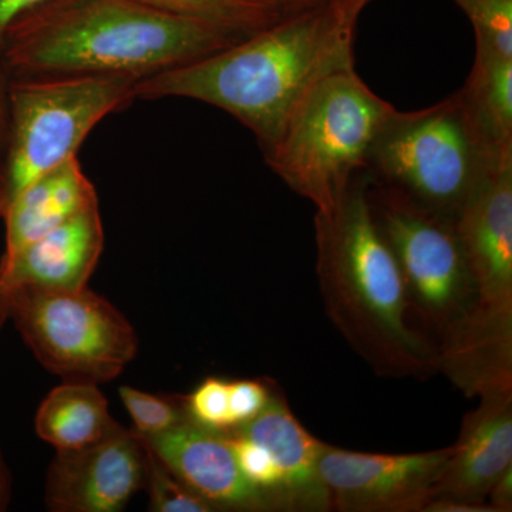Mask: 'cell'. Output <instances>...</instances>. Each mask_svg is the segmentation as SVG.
I'll return each mask as SVG.
<instances>
[{"instance_id": "2e32d148", "label": "cell", "mask_w": 512, "mask_h": 512, "mask_svg": "<svg viewBox=\"0 0 512 512\" xmlns=\"http://www.w3.org/2000/svg\"><path fill=\"white\" fill-rule=\"evenodd\" d=\"M97 201L96 188L77 157L36 178L8 202L3 212L6 251L2 259L15 255Z\"/></svg>"}, {"instance_id": "8fae6325", "label": "cell", "mask_w": 512, "mask_h": 512, "mask_svg": "<svg viewBox=\"0 0 512 512\" xmlns=\"http://www.w3.org/2000/svg\"><path fill=\"white\" fill-rule=\"evenodd\" d=\"M454 220L476 292L471 311L512 322V161L485 174Z\"/></svg>"}, {"instance_id": "d6986e66", "label": "cell", "mask_w": 512, "mask_h": 512, "mask_svg": "<svg viewBox=\"0 0 512 512\" xmlns=\"http://www.w3.org/2000/svg\"><path fill=\"white\" fill-rule=\"evenodd\" d=\"M164 15L220 29L235 39L255 35L288 13L278 0H134Z\"/></svg>"}, {"instance_id": "e0dca14e", "label": "cell", "mask_w": 512, "mask_h": 512, "mask_svg": "<svg viewBox=\"0 0 512 512\" xmlns=\"http://www.w3.org/2000/svg\"><path fill=\"white\" fill-rule=\"evenodd\" d=\"M457 93L491 157L512 160V56L476 43L473 67Z\"/></svg>"}, {"instance_id": "5bb4252c", "label": "cell", "mask_w": 512, "mask_h": 512, "mask_svg": "<svg viewBox=\"0 0 512 512\" xmlns=\"http://www.w3.org/2000/svg\"><path fill=\"white\" fill-rule=\"evenodd\" d=\"M104 247L99 201L0 262V298L23 286L86 288Z\"/></svg>"}, {"instance_id": "7c38bea8", "label": "cell", "mask_w": 512, "mask_h": 512, "mask_svg": "<svg viewBox=\"0 0 512 512\" xmlns=\"http://www.w3.org/2000/svg\"><path fill=\"white\" fill-rule=\"evenodd\" d=\"M141 437L165 466L214 510H272L264 493L239 470L227 431L208 429L187 416L165 433Z\"/></svg>"}, {"instance_id": "7a4b0ae2", "label": "cell", "mask_w": 512, "mask_h": 512, "mask_svg": "<svg viewBox=\"0 0 512 512\" xmlns=\"http://www.w3.org/2000/svg\"><path fill=\"white\" fill-rule=\"evenodd\" d=\"M239 42L220 29L134 0H43L3 37L8 79L153 76Z\"/></svg>"}, {"instance_id": "5b68a950", "label": "cell", "mask_w": 512, "mask_h": 512, "mask_svg": "<svg viewBox=\"0 0 512 512\" xmlns=\"http://www.w3.org/2000/svg\"><path fill=\"white\" fill-rule=\"evenodd\" d=\"M507 161L488 153L456 92L434 106L397 111L377 137L366 174L426 210L456 218L485 174Z\"/></svg>"}, {"instance_id": "f1b7e54d", "label": "cell", "mask_w": 512, "mask_h": 512, "mask_svg": "<svg viewBox=\"0 0 512 512\" xmlns=\"http://www.w3.org/2000/svg\"><path fill=\"white\" fill-rule=\"evenodd\" d=\"M10 498H12V478L0 451V512L8 510Z\"/></svg>"}, {"instance_id": "cb8c5ba5", "label": "cell", "mask_w": 512, "mask_h": 512, "mask_svg": "<svg viewBox=\"0 0 512 512\" xmlns=\"http://www.w3.org/2000/svg\"><path fill=\"white\" fill-rule=\"evenodd\" d=\"M183 397L185 410L195 423L218 431L232 429L227 380L208 377L190 396Z\"/></svg>"}, {"instance_id": "277c9868", "label": "cell", "mask_w": 512, "mask_h": 512, "mask_svg": "<svg viewBox=\"0 0 512 512\" xmlns=\"http://www.w3.org/2000/svg\"><path fill=\"white\" fill-rule=\"evenodd\" d=\"M355 66L335 70L303 96L265 163L292 191L328 214L366 171L372 148L397 113Z\"/></svg>"}, {"instance_id": "603a6c76", "label": "cell", "mask_w": 512, "mask_h": 512, "mask_svg": "<svg viewBox=\"0 0 512 512\" xmlns=\"http://www.w3.org/2000/svg\"><path fill=\"white\" fill-rule=\"evenodd\" d=\"M227 434L241 473L249 483L264 493L272 510H282L281 474L269 451L237 431L229 430Z\"/></svg>"}, {"instance_id": "ac0fdd59", "label": "cell", "mask_w": 512, "mask_h": 512, "mask_svg": "<svg viewBox=\"0 0 512 512\" xmlns=\"http://www.w3.org/2000/svg\"><path fill=\"white\" fill-rule=\"evenodd\" d=\"M113 421L99 384L64 382L40 403L35 427L40 439L56 451H69L99 440Z\"/></svg>"}, {"instance_id": "ba28073f", "label": "cell", "mask_w": 512, "mask_h": 512, "mask_svg": "<svg viewBox=\"0 0 512 512\" xmlns=\"http://www.w3.org/2000/svg\"><path fill=\"white\" fill-rule=\"evenodd\" d=\"M369 201L399 265L410 306L443 338L476 299L456 220L370 180Z\"/></svg>"}, {"instance_id": "3957f363", "label": "cell", "mask_w": 512, "mask_h": 512, "mask_svg": "<svg viewBox=\"0 0 512 512\" xmlns=\"http://www.w3.org/2000/svg\"><path fill=\"white\" fill-rule=\"evenodd\" d=\"M316 272L323 303L353 349L390 377H429L436 349L413 329L410 301L392 248L377 225L366 171L336 207L316 212Z\"/></svg>"}, {"instance_id": "484cf974", "label": "cell", "mask_w": 512, "mask_h": 512, "mask_svg": "<svg viewBox=\"0 0 512 512\" xmlns=\"http://www.w3.org/2000/svg\"><path fill=\"white\" fill-rule=\"evenodd\" d=\"M8 84V76L0 64V185L3 180V164H5L6 144H8Z\"/></svg>"}, {"instance_id": "d4e9b609", "label": "cell", "mask_w": 512, "mask_h": 512, "mask_svg": "<svg viewBox=\"0 0 512 512\" xmlns=\"http://www.w3.org/2000/svg\"><path fill=\"white\" fill-rule=\"evenodd\" d=\"M271 397L269 387L259 380L229 382V414L232 429L255 419L268 406Z\"/></svg>"}, {"instance_id": "9c48e42d", "label": "cell", "mask_w": 512, "mask_h": 512, "mask_svg": "<svg viewBox=\"0 0 512 512\" xmlns=\"http://www.w3.org/2000/svg\"><path fill=\"white\" fill-rule=\"evenodd\" d=\"M450 447L417 454L356 453L326 444L319 476L343 512H421L434 500Z\"/></svg>"}, {"instance_id": "30bf717a", "label": "cell", "mask_w": 512, "mask_h": 512, "mask_svg": "<svg viewBox=\"0 0 512 512\" xmlns=\"http://www.w3.org/2000/svg\"><path fill=\"white\" fill-rule=\"evenodd\" d=\"M146 484V451L116 420L99 440L57 451L47 470L46 504L57 512H119Z\"/></svg>"}, {"instance_id": "9a60e30c", "label": "cell", "mask_w": 512, "mask_h": 512, "mask_svg": "<svg viewBox=\"0 0 512 512\" xmlns=\"http://www.w3.org/2000/svg\"><path fill=\"white\" fill-rule=\"evenodd\" d=\"M232 430L261 444L274 458L282 480V510L326 511L332 507L319 476L326 444L308 433L281 396L272 393L268 406L255 419Z\"/></svg>"}, {"instance_id": "d6a6232c", "label": "cell", "mask_w": 512, "mask_h": 512, "mask_svg": "<svg viewBox=\"0 0 512 512\" xmlns=\"http://www.w3.org/2000/svg\"><path fill=\"white\" fill-rule=\"evenodd\" d=\"M3 319H6L5 312H3L2 306H0V323L3 322Z\"/></svg>"}, {"instance_id": "4dcf8cb0", "label": "cell", "mask_w": 512, "mask_h": 512, "mask_svg": "<svg viewBox=\"0 0 512 512\" xmlns=\"http://www.w3.org/2000/svg\"><path fill=\"white\" fill-rule=\"evenodd\" d=\"M286 13L299 12V10H306L316 8V6L325 5L330 0H278Z\"/></svg>"}, {"instance_id": "1f68e13d", "label": "cell", "mask_w": 512, "mask_h": 512, "mask_svg": "<svg viewBox=\"0 0 512 512\" xmlns=\"http://www.w3.org/2000/svg\"><path fill=\"white\" fill-rule=\"evenodd\" d=\"M5 208H6L5 192H3L2 185H0V218L3 217V212H5Z\"/></svg>"}, {"instance_id": "8992f818", "label": "cell", "mask_w": 512, "mask_h": 512, "mask_svg": "<svg viewBox=\"0 0 512 512\" xmlns=\"http://www.w3.org/2000/svg\"><path fill=\"white\" fill-rule=\"evenodd\" d=\"M136 77L9 79L6 205L36 178L77 157L101 120L136 100Z\"/></svg>"}, {"instance_id": "52a82bcc", "label": "cell", "mask_w": 512, "mask_h": 512, "mask_svg": "<svg viewBox=\"0 0 512 512\" xmlns=\"http://www.w3.org/2000/svg\"><path fill=\"white\" fill-rule=\"evenodd\" d=\"M0 306L36 359L64 382H110L137 355V333L126 316L87 286H23L3 295Z\"/></svg>"}, {"instance_id": "ffe728a7", "label": "cell", "mask_w": 512, "mask_h": 512, "mask_svg": "<svg viewBox=\"0 0 512 512\" xmlns=\"http://www.w3.org/2000/svg\"><path fill=\"white\" fill-rule=\"evenodd\" d=\"M134 430V429H133ZM136 431V430H134ZM137 433V431H136ZM146 451V484L150 500V511L154 512H211L215 511L204 498L170 470L157 454L151 450L146 440L137 433Z\"/></svg>"}, {"instance_id": "f546056e", "label": "cell", "mask_w": 512, "mask_h": 512, "mask_svg": "<svg viewBox=\"0 0 512 512\" xmlns=\"http://www.w3.org/2000/svg\"><path fill=\"white\" fill-rule=\"evenodd\" d=\"M330 2H332L343 15L348 16L350 19L359 20L363 10H365L366 6L372 3L373 0H330Z\"/></svg>"}, {"instance_id": "4316f807", "label": "cell", "mask_w": 512, "mask_h": 512, "mask_svg": "<svg viewBox=\"0 0 512 512\" xmlns=\"http://www.w3.org/2000/svg\"><path fill=\"white\" fill-rule=\"evenodd\" d=\"M43 0H0V47L6 30L23 13L35 8Z\"/></svg>"}, {"instance_id": "44dd1931", "label": "cell", "mask_w": 512, "mask_h": 512, "mask_svg": "<svg viewBox=\"0 0 512 512\" xmlns=\"http://www.w3.org/2000/svg\"><path fill=\"white\" fill-rule=\"evenodd\" d=\"M119 393L141 436L165 433L188 416L183 396H156L130 386L120 387Z\"/></svg>"}, {"instance_id": "83f0119b", "label": "cell", "mask_w": 512, "mask_h": 512, "mask_svg": "<svg viewBox=\"0 0 512 512\" xmlns=\"http://www.w3.org/2000/svg\"><path fill=\"white\" fill-rule=\"evenodd\" d=\"M487 500L490 501L488 505L497 512L512 510V467L495 481Z\"/></svg>"}, {"instance_id": "7402d4cb", "label": "cell", "mask_w": 512, "mask_h": 512, "mask_svg": "<svg viewBox=\"0 0 512 512\" xmlns=\"http://www.w3.org/2000/svg\"><path fill=\"white\" fill-rule=\"evenodd\" d=\"M467 16L476 43L512 56V0H454Z\"/></svg>"}, {"instance_id": "4fadbf2b", "label": "cell", "mask_w": 512, "mask_h": 512, "mask_svg": "<svg viewBox=\"0 0 512 512\" xmlns=\"http://www.w3.org/2000/svg\"><path fill=\"white\" fill-rule=\"evenodd\" d=\"M512 467V390L484 394L464 417L457 443L439 481L434 500L487 504L488 493ZM497 512V511H495Z\"/></svg>"}, {"instance_id": "6da1fadb", "label": "cell", "mask_w": 512, "mask_h": 512, "mask_svg": "<svg viewBox=\"0 0 512 512\" xmlns=\"http://www.w3.org/2000/svg\"><path fill=\"white\" fill-rule=\"evenodd\" d=\"M357 23L332 2L288 13L214 55L138 80L136 97H180L227 111L264 153L313 84L355 66Z\"/></svg>"}]
</instances>
